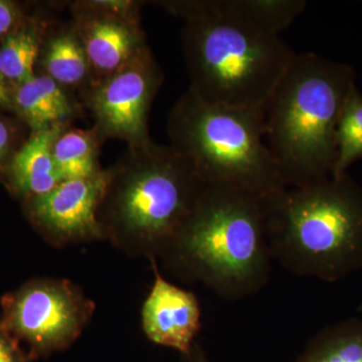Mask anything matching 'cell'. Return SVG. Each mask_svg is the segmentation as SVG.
<instances>
[{"label": "cell", "mask_w": 362, "mask_h": 362, "mask_svg": "<svg viewBox=\"0 0 362 362\" xmlns=\"http://www.w3.org/2000/svg\"><path fill=\"white\" fill-rule=\"evenodd\" d=\"M160 259L181 282L201 283L228 301L261 292L270 280L273 259L265 197L204 185Z\"/></svg>", "instance_id": "obj_1"}, {"label": "cell", "mask_w": 362, "mask_h": 362, "mask_svg": "<svg viewBox=\"0 0 362 362\" xmlns=\"http://www.w3.org/2000/svg\"><path fill=\"white\" fill-rule=\"evenodd\" d=\"M107 170L98 211L105 240L129 256L160 259L204 183L170 145L153 141L128 147Z\"/></svg>", "instance_id": "obj_2"}, {"label": "cell", "mask_w": 362, "mask_h": 362, "mask_svg": "<svg viewBox=\"0 0 362 362\" xmlns=\"http://www.w3.org/2000/svg\"><path fill=\"white\" fill-rule=\"evenodd\" d=\"M354 80L351 66L297 52L264 108L266 144L286 187L331 177L337 125Z\"/></svg>", "instance_id": "obj_3"}, {"label": "cell", "mask_w": 362, "mask_h": 362, "mask_svg": "<svg viewBox=\"0 0 362 362\" xmlns=\"http://www.w3.org/2000/svg\"><path fill=\"white\" fill-rule=\"evenodd\" d=\"M272 256L291 274L337 282L362 270V189L345 175L265 197Z\"/></svg>", "instance_id": "obj_4"}, {"label": "cell", "mask_w": 362, "mask_h": 362, "mask_svg": "<svg viewBox=\"0 0 362 362\" xmlns=\"http://www.w3.org/2000/svg\"><path fill=\"white\" fill-rule=\"evenodd\" d=\"M170 146L204 185L267 197L287 187L265 140L264 110L214 104L189 89L168 115Z\"/></svg>", "instance_id": "obj_5"}, {"label": "cell", "mask_w": 362, "mask_h": 362, "mask_svg": "<svg viewBox=\"0 0 362 362\" xmlns=\"http://www.w3.org/2000/svg\"><path fill=\"white\" fill-rule=\"evenodd\" d=\"M189 89L214 104L264 110L297 52L281 35L213 18L183 26Z\"/></svg>", "instance_id": "obj_6"}, {"label": "cell", "mask_w": 362, "mask_h": 362, "mask_svg": "<svg viewBox=\"0 0 362 362\" xmlns=\"http://www.w3.org/2000/svg\"><path fill=\"white\" fill-rule=\"evenodd\" d=\"M1 308L0 323L33 361L64 351L77 341L96 304L70 280L37 278L4 295Z\"/></svg>", "instance_id": "obj_7"}, {"label": "cell", "mask_w": 362, "mask_h": 362, "mask_svg": "<svg viewBox=\"0 0 362 362\" xmlns=\"http://www.w3.org/2000/svg\"><path fill=\"white\" fill-rule=\"evenodd\" d=\"M164 75L148 45L120 70L93 83L84 99L101 139L116 138L138 147L151 142L148 116Z\"/></svg>", "instance_id": "obj_8"}, {"label": "cell", "mask_w": 362, "mask_h": 362, "mask_svg": "<svg viewBox=\"0 0 362 362\" xmlns=\"http://www.w3.org/2000/svg\"><path fill=\"white\" fill-rule=\"evenodd\" d=\"M139 7V2L130 0L74 4L71 23L89 59L92 84L120 70L147 47L140 26Z\"/></svg>", "instance_id": "obj_9"}, {"label": "cell", "mask_w": 362, "mask_h": 362, "mask_svg": "<svg viewBox=\"0 0 362 362\" xmlns=\"http://www.w3.org/2000/svg\"><path fill=\"white\" fill-rule=\"evenodd\" d=\"M107 181V169L92 177L62 181L47 194L25 199L28 220L56 247L105 240L98 211Z\"/></svg>", "instance_id": "obj_10"}, {"label": "cell", "mask_w": 362, "mask_h": 362, "mask_svg": "<svg viewBox=\"0 0 362 362\" xmlns=\"http://www.w3.org/2000/svg\"><path fill=\"white\" fill-rule=\"evenodd\" d=\"M154 282L143 302L142 329L150 341L188 354L202 329V309L194 292L162 276L156 258L149 259Z\"/></svg>", "instance_id": "obj_11"}, {"label": "cell", "mask_w": 362, "mask_h": 362, "mask_svg": "<svg viewBox=\"0 0 362 362\" xmlns=\"http://www.w3.org/2000/svg\"><path fill=\"white\" fill-rule=\"evenodd\" d=\"M168 13L183 18H213L267 35H280L306 8L305 0H199L159 1Z\"/></svg>", "instance_id": "obj_12"}, {"label": "cell", "mask_w": 362, "mask_h": 362, "mask_svg": "<svg viewBox=\"0 0 362 362\" xmlns=\"http://www.w3.org/2000/svg\"><path fill=\"white\" fill-rule=\"evenodd\" d=\"M65 128L33 132L30 139L11 159L7 171L9 185L25 201L47 194L63 181L54 163L52 147L54 140Z\"/></svg>", "instance_id": "obj_13"}, {"label": "cell", "mask_w": 362, "mask_h": 362, "mask_svg": "<svg viewBox=\"0 0 362 362\" xmlns=\"http://www.w3.org/2000/svg\"><path fill=\"white\" fill-rule=\"evenodd\" d=\"M13 109L33 132L68 127L78 115V107L65 88L44 74L37 75L13 89Z\"/></svg>", "instance_id": "obj_14"}, {"label": "cell", "mask_w": 362, "mask_h": 362, "mask_svg": "<svg viewBox=\"0 0 362 362\" xmlns=\"http://www.w3.org/2000/svg\"><path fill=\"white\" fill-rule=\"evenodd\" d=\"M39 61L42 74L66 90H86L92 84L89 59L73 23L54 30L45 37Z\"/></svg>", "instance_id": "obj_15"}, {"label": "cell", "mask_w": 362, "mask_h": 362, "mask_svg": "<svg viewBox=\"0 0 362 362\" xmlns=\"http://www.w3.org/2000/svg\"><path fill=\"white\" fill-rule=\"evenodd\" d=\"M103 142L94 127L89 130L65 128L52 147L54 163L62 180H81L101 173L99 150Z\"/></svg>", "instance_id": "obj_16"}, {"label": "cell", "mask_w": 362, "mask_h": 362, "mask_svg": "<svg viewBox=\"0 0 362 362\" xmlns=\"http://www.w3.org/2000/svg\"><path fill=\"white\" fill-rule=\"evenodd\" d=\"M298 362H362V320L349 319L324 328Z\"/></svg>", "instance_id": "obj_17"}, {"label": "cell", "mask_w": 362, "mask_h": 362, "mask_svg": "<svg viewBox=\"0 0 362 362\" xmlns=\"http://www.w3.org/2000/svg\"><path fill=\"white\" fill-rule=\"evenodd\" d=\"M44 40L40 28L33 25L18 28L4 37L0 45V75L9 84L16 87L35 77Z\"/></svg>", "instance_id": "obj_18"}, {"label": "cell", "mask_w": 362, "mask_h": 362, "mask_svg": "<svg viewBox=\"0 0 362 362\" xmlns=\"http://www.w3.org/2000/svg\"><path fill=\"white\" fill-rule=\"evenodd\" d=\"M337 160L331 177L347 175V168L362 159V96L356 87L350 92L343 108L337 135Z\"/></svg>", "instance_id": "obj_19"}, {"label": "cell", "mask_w": 362, "mask_h": 362, "mask_svg": "<svg viewBox=\"0 0 362 362\" xmlns=\"http://www.w3.org/2000/svg\"><path fill=\"white\" fill-rule=\"evenodd\" d=\"M0 362H32L28 352L0 323Z\"/></svg>", "instance_id": "obj_20"}, {"label": "cell", "mask_w": 362, "mask_h": 362, "mask_svg": "<svg viewBox=\"0 0 362 362\" xmlns=\"http://www.w3.org/2000/svg\"><path fill=\"white\" fill-rule=\"evenodd\" d=\"M20 13L14 4L0 0V37L9 35L18 28Z\"/></svg>", "instance_id": "obj_21"}, {"label": "cell", "mask_w": 362, "mask_h": 362, "mask_svg": "<svg viewBox=\"0 0 362 362\" xmlns=\"http://www.w3.org/2000/svg\"><path fill=\"white\" fill-rule=\"evenodd\" d=\"M11 129L8 124L0 118V164L4 160L11 146Z\"/></svg>", "instance_id": "obj_22"}, {"label": "cell", "mask_w": 362, "mask_h": 362, "mask_svg": "<svg viewBox=\"0 0 362 362\" xmlns=\"http://www.w3.org/2000/svg\"><path fill=\"white\" fill-rule=\"evenodd\" d=\"M13 89L6 78L0 75V107L13 108Z\"/></svg>", "instance_id": "obj_23"}, {"label": "cell", "mask_w": 362, "mask_h": 362, "mask_svg": "<svg viewBox=\"0 0 362 362\" xmlns=\"http://www.w3.org/2000/svg\"><path fill=\"white\" fill-rule=\"evenodd\" d=\"M180 362H209L204 356L201 345L195 342L188 354H181Z\"/></svg>", "instance_id": "obj_24"}]
</instances>
